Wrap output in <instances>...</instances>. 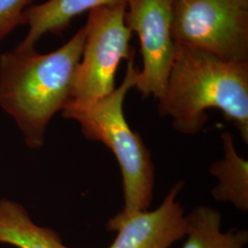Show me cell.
Masks as SVG:
<instances>
[{
    "mask_svg": "<svg viewBox=\"0 0 248 248\" xmlns=\"http://www.w3.org/2000/svg\"><path fill=\"white\" fill-rule=\"evenodd\" d=\"M0 243L18 248H70L55 231L32 222L19 204L0 201Z\"/></svg>",
    "mask_w": 248,
    "mask_h": 248,
    "instance_id": "obj_10",
    "label": "cell"
},
{
    "mask_svg": "<svg viewBox=\"0 0 248 248\" xmlns=\"http://www.w3.org/2000/svg\"><path fill=\"white\" fill-rule=\"evenodd\" d=\"M32 0H0V41L22 24L24 11Z\"/></svg>",
    "mask_w": 248,
    "mask_h": 248,
    "instance_id": "obj_12",
    "label": "cell"
},
{
    "mask_svg": "<svg viewBox=\"0 0 248 248\" xmlns=\"http://www.w3.org/2000/svg\"><path fill=\"white\" fill-rule=\"evenodd\" d=\"M223 158L213 162L210 173L218 179L212 190L215 201L228 202L241 212L248 210V161L241 156L234 146L232 133H221Z\"/></svg>",
    "mask_w": 248,
    "mask_h": 248,
    "instance_id": "obj_9",
    "label": "cell"
},
{
    "mask_svg": "<svg viewBox=\"0 0 248 248\" xmlns=\"http://www.w3.org/2000/svg\"><path fill=\"white\" fill-rule=\"evenodd\" d=\"M186 241L182 248H245L248 231L222 232V213L211 206L200 205L186 215Z\"/></svg>",
    "mask_w": 248,
    "mask_h": 248,
    "instance_id": "obj_11",
    "label": "cell"
},
{
    "mask_svg": "<svg viewBox=\"0 0 248 248\" xmlns=\"http://www.w3.org/2000/svg\"><path fill=\"white\" fill-rule=\"evenodd\" d=\"M176 0H127L125 23L140 41L142 71L135 89L143 98L163 95L176 52L172 36L173 8Z\"/></svg>",
    "mask_w": 248,
    "mask_h": 248,
    "instance_id": "obj_6",
    "label": "cell"
},
{
    "mask_svg": "<svg viewBox=\"0 0 248 248\" xmlns=\"http://www.w3.org/2000/svg\"><path fill=\"white\" fill-rule=\"evenodd\" d=\"M172 36L228 62H248V10L224 0H176Z\"/></svg>",
    "mask_w": 248,
    "mask_h": 248,
    "instance_id": "obj_5",
    "label": "cell"
},
{
    "mask_svg": "<svg viewBox=\"0 0 248 248\" xmlns=\"http://www.w3.org/2000/svg\"><path fill=\"white\" fill-rule=\"evenodd\" d=\"M158 111L171 118L184 135L200 133L207 110L219 109L248 143V62H228L200 49L176 43L167 86Z\"/></svg>",
    "mask_w": 248,
    "mask_h": 248,
    "instance_id": "obj_1",
    "label": "cell"
},
{
    "mask_svg": "<svg viewBox=\"0 0 248 248\" xmlns=\"http://www.w3.org/2000/svg\"><path fill=\"white\" fill-rule=\"evenodd\" d=\"M125 13L126 2L89 11L72 103L87 104L111 93L120 63L134 58L130 45L133 32L125 23Z\"/></svg>",
    "mask_w": 248,
    "mask_h": 248,
    "instance_id": "obj_4",
    "label": "cell"
},
{
    "mask_svg": "<svg viewBox=\"0 0 248 248\" xmlns=\"http://www.w3.org/2000/svg\"><path fill=\"white\" fill-rule=\"evenodd\" d=\"M139 69L134 59L128 61L120 87L103 98L87 104L68 103L62 117L74 120L91 141L102 142L113 153L122 172L124 184L123 213L147 211L155 182V165L141 134L133 131L124 116L125 98L135 88Z\"/></svg>",
    "mask_w": 248,
    "mask_h": 248,
    "instance_id": "obj_3",
    "label": "cell"
},
{
    "mask_svg": "<svg viewBox=\"0 0 248 248\" xmlns=\"http://www.w3.org/2000/svg\"><path fill=\"white\" fill-rule=\"evenodd\" d=\"M85 39L84 26L51 53L17 47L0 55V107L31 148L43 145L49 122L71 101Z\"/></svg>",
    "mask_w": 248,
    "mask_h": 248,
    "instance_id": "obj_2",
    "label": "cell"
},
{
    "mask_svg": "<svg viewBox=\"0 0 248 248\" xmlns=\"http://www.w3.org/2000/svg\"><path fill=\"white\" fill-rule=\"evenodd\" d=\"M184 186L178 181L154 211L125 213L108 220L107 229L116 232L108 248H170L186 232V214L177 198Z\"/></svg>",
    "mask_w": 248,
    "mask_h": 248,
    "instance_id": "obj_7",
    "label": "cell"
},
{
    "mask_svg": "<svg viewBox=\"0 0 248 248\" xmlns=\"http://www.w3.org/2000/svg\"><path fill=\"white\" fill-rule=\"evenodd\" d=\"M232 6L238 9L248 10V0H224Z\"/></svg>",
    "mask_w": 248,
    "mask_h": 248,
    "instance_id": "obj_13",
    "label": "cell"
},
{
    "mask_svg": "<svg viewBox=\"0 0 248 248\" xmlns=\"http://www.w3.org/2000/svg\"><path fill=\"white\" fill-rule=\"evenodd\" d=\"M127 0H47L29 7L24 11L22 24L29 26L25 39L18 48H34L36 43L46 34H60L69 26L72 19L86 11L104 6L117 5Z\"/></svg>",
    "mask_w": 248,
    "mask_h": 248,
    "instance_id": "obj_8",
    "label": "cell"
}]
</instances>
